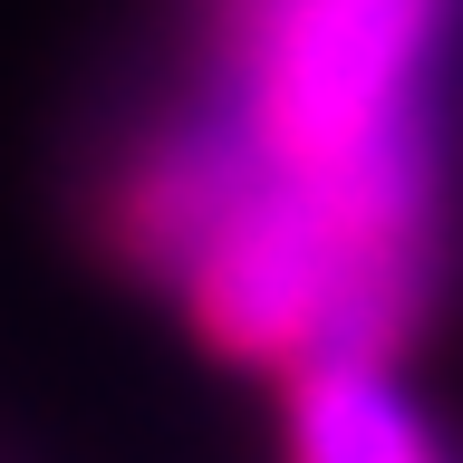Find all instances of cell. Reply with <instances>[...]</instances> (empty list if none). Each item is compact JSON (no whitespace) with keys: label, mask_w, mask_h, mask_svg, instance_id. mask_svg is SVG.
<instances>
[{"label":"cell","mask_w":463,"mask_h":463,"mask_svg":"<svg viewBox=\"0 0 463 463\" xmlns=\"http://www.w3.org/2000/svg\"><path fill=\"white\" fill-rule=\"evenodd\" d=\"M280 463H454L396 357H328L280 376Z\"/></svg>","instance_id":"2"},{"label":"cell","mask_w":463,"mask_h":463,"mask_svg":"<svg viewBox=\"0 0 463 463\" xmlns=\"http://www.w3.org/2000/svg\"><path fill=\"white\" fill-rule=\"evenodd\" d=\"M463 0H213V97L251 174L318 203L425 309L444 280V58Z\"/></svg>","instance_id":"1"}]
</instances>
